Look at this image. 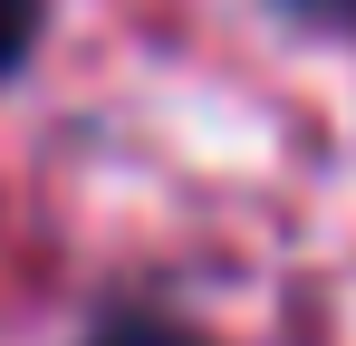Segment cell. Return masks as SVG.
<instances>
[{"label": "cell", "instance_id": "6da1fadb", "mask_svg": "<svg viewBox=\"0 0 356 346\" xmlns=\"http://www.w3.org/2000/svg\"><path fill=\"white\" fill-rule=\"evenodd\" d=\"M29 39H39V0H0V77L29 58Z\"/></svg>", "mask_w": 356, "mask_h": 346}, {"label": "cell", "instance_id": "7a4b0ae2", "mask_svg": "<svg viewBox=\"0 0 356 346\" xmlns=\"http://www.w3.org/2000/svg\"><path fill=\"white\" fill-rule=\"evenodd\" d=\"M97 346H193V337H174V327H145V318H135V327H106Z\"/></svg>", "mask_w": 356, "mask_h": 346}, {"label": "cell", "instance_id": "3957f363", "mask_svg": "<svg viewBox=\"0 0 356 346\" xmlns=\"http://www.w3.org/2000/svg\"><path fill=\"white\" fill-rule=\"evenodd\" d=\"M289 10H308V19H356V0H289Z\"/></svg>", "mask_w": 356, "mask_h": 346}]
</instances>
